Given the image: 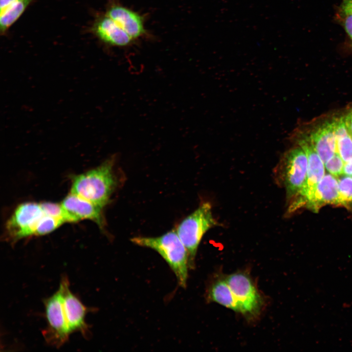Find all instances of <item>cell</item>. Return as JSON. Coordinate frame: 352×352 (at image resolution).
Here are the masks:
<instances>
[{
	"mask_svg": "<svg viewBox=\"0 0 352 352\" xmlns=\"http://www.w3.org/2000/svg\"><path fill=\"white\" fill-rule=\"evenodd\" d=\"M131 241L138 246L156 251L173 270L179 286L186 287L189 267V254L176 230L156 237H135Z\"/></svg>",
	"mask_w": 352,
	"mask_h": 352,
	"instance_id": "cell-2",
	"label": "cell"
},
{
	"mask_svg": "<svg viewBox=\"0 0 352 352\" xmlns=\"http://www.w3.org/2000/svg\"><path fill=\"white\" fill-rule=\"evenodd\" d=\"M343 174L347 176H352V159L345 162Z\"/></svg>",
	"mask_w": 352,
	"mask_h": 352,
	"instance_id": "cell-24",
	"label": "cell"
},
{
	"mask_svg": "<svg viewBox=\"0 0 352 352\" xmlns=\"http://www.w3.org/2000/svg\"><path fill=\"white\" fill-rule=\"evenodd\" d=\"M121 27L133 40L145 35L144 17L136 12L118 3H112L106 14Z\"/></svg>",
	"mask_w": 352,
	"mask_h": 352,
	"instance_id": "cell-12",
	"label": "cell"
},
{
	"mask_svg": "<svg viewBox=\"0 0 352 352\" xmlns=\"http://www.w3.org/2000/svg\"><path fill=\"white\" fill-rule=\"evenodd\" d=\"M44 213L40 204L26 202L19 205L7 223L9 238L16 242L35 236L37 225Z\"/></svg>",
	"mask_w": 352,
	"mask_h": 352,
	"instance_id": "cell-8",
	"label": "cell"
},
{
	"mask_svg": "<svg viewBox=\"0 0 352 352\" xmlns=\"http://www.w3.org/2000/svg\"><path fill=\"white\" fill-rule=\"evenodd\" d=\"M240 308L241 313L247 316L258 315L263 300L250 277L242 272H236L225 278Z\"/></svg>",
	"mask_w": 352,
	"mask_h": 352,
	"instance_id": "cell-7",
	"label": "cell"
},
{
	"mask_svg": "<svg viewBox=\"0 0 352 352\" xmlns=\"http://www.w3.org/2000/svg\"><path fill=\"white\" fill-rule=\"evenodd\" d=\"M344 161L340 156L335 153L333 156L324 164L330 174L336 177L343 174Z\"/></svg>",
	"mask_w": 352,
	"mask_h": 352,
	"instance_id": "cell-22",
	"label": "cell"
},
{
	"mask_svg": "<svg viewBox=\"0 0 352 352\" xmlns=\"http://www.w3.org/2000/svg\"><path fill=\"white\" fill-rule=\"evenodd\" d=\"M344 119L349 132L352 135V108L344 116Z\"/></svg>",
	"mask_w": 352,
	"mask_h": 352,
	"instance_id": "cell-23",
	"label": "cell"
},
{
	"mask_svg": "<svg viewBox=\"0 0 352 352\" xmlns=\"http://www.w3.org/2000/svg\"><path fill=\"white\" fill-rule=\"evenodd\" d=\"M339 198L338 181L335 176L327 174L319 182L305 206L309 209L317 212L327 204L339 205Z\"/></svg>",
	"mask_w": 352,
	"mask_h": 352,
	"instance_id": "cell-14",
	"label": "cell"
},
{
	"mask_svg": "<svg viewBox=\"0 0 352 352\" xmlns=\"http://www.w3.org/2000/svg\"><path fill=\"white\" fill-rule=\"evenodd\" d=\"M44 306L47 327L43 331V335L49 344L59 347L66 342L71 334L65 317L60 286L44 301Z\"/></svg>",
	"mask_w": 352,
	"mask_h": 352,
	"instance_id": "cell-5",
	"label": "cell"
},
{
	"mask_svg": "<svg viewBox=\"0 0 352 352\" xmlns=\"http://www.w3.org/2000/svg\"><path fill=\"white\" fill-rule=\"evenodd\" d=\"M339 205L352 208V177L344 176L338 181Z\"/></svg>",
	"mask_w": 352,
	"mask_h": 352,
	"instance_id": "cell-18",
	"label": "cell"
},
{
	"mask_svg": "<svg viewBox=\"0 0 352 352\" xmlns=\"http://www.w3.org/2000/svg\"><path fill=\"white\" fill-rule=\"evenodd\" d=\"M93 31L98 38L105 44L117 47L130 45L132 38L113 20L106 15L96 20Z\"/></svg>",
	"mask_w": 352,
	"mask_h": 352,
	"instance_id": "cell-13",
	"label": "cell"
},
{
	"mask_svg": "<svg viewBox=\"0 0 352 352\" xmlns=\"http://www.w3.org/2000/svg\"><path fill=\"white\" fill-rule=\"evenodd\" d=\"M208 297L212 301L241 313L237 302L225 279L219 280L211 286Z\"/></svg>",
	"mask_w": 352,
	"mask_h": 352,
	"instance_id": "cell-15",
	"label": "cell"
},
{
	"mask_svg": "<svg viewBox=\"0 0 352 352\" xmlns=\"http://www.w3.org/2000/svg\"><path fill=\"white\" fill-rule=\"evenodd\" d=\"M218 224L210 203L206 202L200 204L177 225L176 231L188 251L190 268L194 266L198 248L203 236Z\"/></svg>",
	"mask_w": 352,
	"mask_h": 352,
	"instance_id": "cell-4",
	"label": "cell"
},
{
	"mask_svg": "<svg viewBox=\"0 0 352 352\" xmlns=\"http://www.w3.org/2000/svg\"><path fill=\"white\" fill-rule=\"evenodd\" d=\"M114 161L113 155L97 167L74 176L70 193L103 208L117 184L113 169Z\"/></svg>",
	"mask_w": 352,
	"mask_h": 352,
	"instance_id": "cell-1",
	"label": "cell"
},
{
	"mask_svg": "<svg viewBox=\"0 0 352 352\" xmlns=\"http://www.w3.org/2000/svg\"><path fill=\"white\" fill-rule=\"evenodd\" d=\"M336 153L344 162L352 159V135L349 132L344 117L335 118Z\"/></svg>",
	"mask_w": 352,
	"mask_h": 352,
	"instance_id": "cell-16",
	"label": "cell"
},
{
	"mask_svg": "<svg viewBox=\"0 0 352 352\" xmlns=\"http://www.w3.org/2000/svg\"><path fill=\"white\" fill-rule=\"evenodd\" d=\"M32 0H18L0 12V27L4 32L23 13Z\"/></svg>",
	"mask_w": 352,
	"mask_h": 352,
	"instance_id": "cell-17",
	"label": "cell"
},
{
	"mask_svg": "<svg viewBox=\"0 0 352 352\" xmlns=\"http://www.w3.org/2000/svg\"><path fill=\"white\" fill-rule=\"evenodd\" d=\"M335 118L317 125L305 134L325 164L336 153Z\"/></svg>",
	"mask_w": 352,
	"mask_h": 352,
	"instance_id": "cell-11",
	"label": "cell"
},
{
	"mask_svg": "<svg viewBox=\"0 0 352 352\" xmlns=\"http://www.w3.org/2000/svg\"><path fill=\"white\" fill-rule=\"evenodd\" d=\"M61 205L67 222H75L88 219L96 222L100 227L104 224L103 208L77 195L70 193L63 200Z\"/></svg>",
	"mask_w": 352,
	"mask_h": 352,
	"instance_id": "cell-10",
	"label": "cell"
},
{
	"mask_svg": "<svg viewBox=\"0 0 352 352\" xmlns=\"http://www.w3.org/2000/svg\"><path fill=\"white\" fill-rule=\"evenodd\" d=\"M44 214L61 220L67 222L66 214L61 204L44 202L40 204Z\"/></svg>",
	"mask_w": 352,
	"mask_h": 352,
	"instance_id": "cell-21",
	"label": "cell"
},
{
	"mask_svg": "<svg viewBox=\"0 0 352 352\" xmlns=\"http://www.w3.org/2000/svg\"><path fill=\"white\" fill-rule=\"evenodd\" d=\"M60 286L62 289L64 309L70 333L78 331L87 336L88 329L85 322L86 307L70 290L69 281L66 276L62 278Z\"/></svg>",
	"mask_w": 352,
	"mask_h": 352,
	"instance_id": "cell-9",
	"label": "cell"
},
{
	"mask_svg": "<svg viewBox=\"0 0 352 352\" xmlns=\"http://www.w3.org/2000/svg\"><path fill=\"white\" fill-rule=\"evenodd\" d=\"M63 223L60 220L44 214L37 225L35 236L48 234L54 231Z\"/></svg>",
	"mask_w": 352,
	"mask_h": 352,
	"instance_id": "cell-19",
	"label": "cell"
},
{
	"mask_svg": "<svg viewBox=\"0 0 352 352\" xmlns=\"http://www.w3.org/2000/svg\"><path fill=\"white\" fill-rule=\"evenodd\" d=\"M340 17L345 31L352 40V0H342Z\"/></svg>",
	"mask_w": 352,
	"mask_h": 352,
	"instance_id": "cell-20",
	"label": "cell"
},
{
	"mask_svg": "<svg viewBox=\"0 0 352 352\" xmlns=\"http://www.w3.org/2000/svg\"><path fill=\"white\" fill-rule=\"evenodd\" d=\"M276 170V179L285 187L287 199L291 203L299 196L307 179L308 158L305 152L298 145L289 149Z\"/></svg>",
	"mask_w": 352,
	"mask_h": 352,
	"instance_id": "cell-3",
	"label": "cell"
},
{
	"mask_svg": "<svg viewBox=\"0 0 352 352\" xmlns=\"http://www.w3.org/2000/svg\"><path fill=\"white\" fill-rule=\"evenodd\" d=\"M18 0H0V12Z\"/></svg>",
	"mask_w": 352,
	"mask_h": 352,
	"instance_id": "cell-25",
	"label": "cell"
},
{
	"mask_svg": "<svg viewBox=\"0 0 352 352\" xmlns=\"http://www.w3.org/2000/svg\"><path fill=\"white\" fill-rule=\"evenodd\" d=\"M297 137L298 145L304 150L307 156V176L302 191L296 199L289 205L290 212L306 205L325 174L324 163L311 143L305 134H300Z\"/></svg>",
	"mask_w": 352,
	"mask_h": 352,
	"instance_id": "cell-6",
	"label": "cell"
}]
</instances>
